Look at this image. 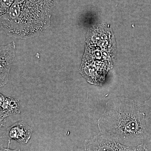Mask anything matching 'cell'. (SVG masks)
<instances>
[{
	"mask_svg": "<svg viewBox=\"0 0 151 151\" xmlns=\"http://www.w3.org/2000/svg\"><path fill=\"white\" fill-rule=\"evenodd\" d=\"M142 147L124 145L100 133L84 142V151H139Z\"/></svg>",
	"mask_w": 151,
	"mask_h": 151,
	"instance_id": "3",
	"label": "cell"
},
{
	"mask_svg": "<svg viewBox=\"0 0 151 151\" xmlns=\"http://www.w3.org/2000/svg\"><path fill=\"white\" fill-rule=\"evenodd\" d=\"M55 0H1V26L18 38L33 37L49 26Z\"/></svg>",
	"mask_w": 151,
	"mask_h": 151,
	"instance_id": "2",
	"label": "cell"
},
{
	"mask_svg": "<svg viewBox=\"0 0 151 151\" xmlns=\"http://www.w3.org/2000/svg\"><path fill=\"white\" fill-rule=\"evenodd\" d=\"M0 106H1V123L5 120L7 117L15 114H19L20 112L19 100L12 97H4L1 94Z\"/></svg>",
	"mask_w": 151,
	"mask_h": 151,
	"instance_id": "6",
	"label": "cell"
},
{
	"mask_svg": "<svg viewBox=\"0 0 151 151\" xmlns=\"http://www.w3.org/2000/svg\"><path fill=\"white\" fill-rule=\"evenodd\" d=\"M32 129L31 127L23 121L16 122L11 127H8L6 134L9 147L12 140L16 141L21 144H27L31 137Z\"/></svg>",
	"mask_w": 151,
	"mask_h": 151,
	"instance_id": "4",
	"label": "cell"
},
{
	"mask_svg": "<svg viewBox=\"0 0 151 151\" xmlns=\"http://www.w3.org/2000/svg\"><path fill=\"white\" fill-rule=\"evenodd\" d=\"M14 42L1 47V87L8 81L9 73L15 57Z\"/></svg>",
	"mask_w": 151,
	"mask_h": 151,
	"instance_id": "5",
	"label": "cell"
},
{
	"mask_svg": "<svg viewBox=\"0 0 151 151\" xmlns=\"http://www.w3.org/2000/svg\"><path fill=\"white\" fill-rule=\"evenodd\" d=\"M0 151H20V150L19 148H17L15 149V150H11V149L8 148H5L3 147V146L1 145Z\"/></svg>",
	"mask_w": 151,
	"mask_h": 151,
	"instance_id": "8",
	"label": "cell"
},
{
	"mask_svg": "<svg viewBox=\"0 0 151 151\" xmlns=\"http://www.w3.org/2000/svg\"><path fill=\"white\" fill-rule=\"evenodd\" d=\"M139 151H151V147H142Z\"/></svg>",
	"mask_w": 151,
	"mask_h": 151,
	"instance_id": "9",
	"label": "cell"
},
{
	"mask_svg": "<svg viewBox=\"0 0 151 151\" xmlns=\"http://www.w3.org/2000/svg\"><path fill=\"white\" fill-rule=\"evenodd\" d=\"M141 110L145 114L146 121L151 129V95L150 98L141 105Z\"/></svg>",
	"mask_w": 151,
	"mask_h": 151,
	"instance_id": "7",
	"label": "cell"
},
{
	"mask_svg": "<svg viewBox=\"0 0 151 151\" xmlns=\"http://www.w3.org/2000/svg\"><path fill=\"white\" fill-rule=\"evenodd\" d=\"M100 133L130 147H151V129L141 105L127 97L113 98L106 103L97 121Z\"/></svg>",
	"mask_w": 151,
	"mask_h": 151,
	"instance_id": "1",
	"label": "cell"
}]
</instances>
